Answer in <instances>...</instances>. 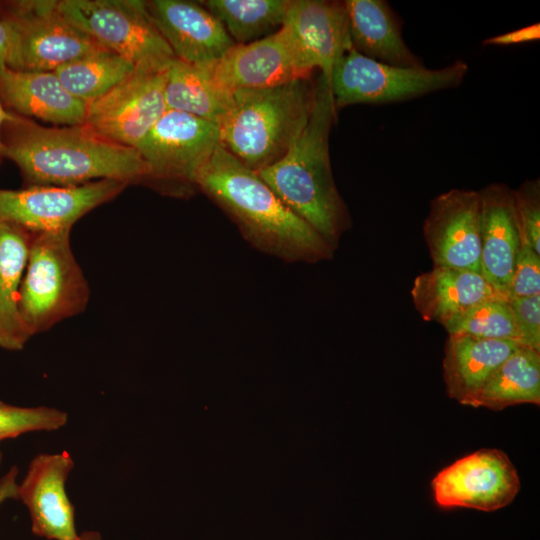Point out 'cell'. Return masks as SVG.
<instances>
[{
	"mask_svg": "<svg viewBox=\"0 0 540 540\" xmlns=\"http://www.w3.org/2000/svg\"><path fill=\"white\" fill-rule=\"evenodd\" d=\"M68 420L65 411L53 407H19L0 400V441L34 431H54Z\"/></svg>",
	"mask_w": 540,
	"mask_h": 540,
	"instance_id": "cell-29",
	"label": "cell"
},
{
	"mask_svg": "<svg viewBox=\"0 0 540 540\" xmlns=\"http://www.w3.org/2000/svg\"><path fill=\"white\" fill-rule=\"evenodd\" d=\"M12 36L10 27L6 21L0 19V69L7 67L10 51H11Z\"/></svg>",
	"mask_w": 540,
	"mask_h": 540,
	"instance_id": "cell-35",
	"label": "cell"
},
{
	"mask_svg": "<svg viewBox=\"0 0 540 540\" xmlns=\"http://www.w3.org/2000/svg\"><path fill=\"white\" fill-rule=\"evenodd\" d=\"M77 540H102V538L96 531H85L78 536Z\"/></svg>",
	"mask_w": 540,
	"mask_h": 540,
	"instance_id": "cell-37",
	"label": "cell"
},
{
	"mask_svg": "<svg viewBox=\"0 0 540 540\" xmlns=\"http://www.w3.org/2000/svg\"><path fill=\"white\" fill-rule=\"evenodd\" d=\"M285 24L309 68L329 81L337 59L351 46L344 1L290 0Z\"/></svg>",
	"mask_w": 540,
	"mask_h": 540,
	"instance_id": "cell-19",
	"label": "cell"
},
{
	"mask_svg": "<svg viewBox=\"0 0 540 540\" xmlns=\"http://www.w3.org/2000/svg\"><path fill=\"white\" fill-rule=\"evenodd\" d=\"M423 234L434 267L481 274V201L479 191L451 189L430 203Z\"/></svg>",
	"mask_w": 540,
	"mask_h": 540,
	"instance_id": "cell-14",
	"label": "cell"
},
{
	"mask_svg": "<svg viewBox=\"0 0 540 540\" xmlns=\"http://www.w3.org/2000/svg\"><path fill=\"white\" fill-rule=\"evenodd\" d=\"M0 19L10 27L13 70L54 72L104 48L62 16L58 1H1Z\"/></svg>",
	"mask_w": 540,
	"mask_h": 540,
	"instance_id": "cell-7",
	"label": "cell"
},
{
	"mask_svg": "<svg viewBox=\"0 0 540 540\" xmlns=\"http://www.w3.org/2000/svg\"><path fill=\"white\" fill-rule=\"evenodd\" d=\"M516 220L521 242L540 254V181L526 180L513 190Z\"/></svg>",
	"mask_w": 540,
	"mask_h": 540,
	"instance_id": "cell-30",
	"label": "cell"
},
{
	"mask_svg": "<svg viewBox=\"0 0 540 540\" xmlns=\"http://www.w3.org/2000/svg\"><path fill=\"white\" fill-rule=\"evenodd\" d=\"M0 101L18 115L56 126L83 125L88 103L73 96L54 72L0 69Z\"/></svg>",
	"mask_w": 540,
	"mask_h": 540,
	"instance_id": "cell-17",
	"label": "cell"
},
{
	"mask_svg": "<svg viewBox=\"0 0 540 540\" xmlns=\"http://www.w3.org/2000/svg\"><path fill=\"white\" fill-rule=\"evenodd\" d=\"M9 112L2 128L4 159L15 163L26 186L104 179L131 184L147 178V164L136 148L112 142L85 124L46 127Z\"/></svg>",
	"mask_w": 540,
	"mask_h": 540,
	"instance_id": "cell-1",
	"label": "cell"
},
{
	"mask_svg": "<svg viewBox=\"0 0 540 540\" xmlns=\"http://www.w3.org/2000/svg\"><path fill=\"white\" fill-rule=\"evenodd\" d=\"M336 113L329 81L319 73L311 113L301 134L281 159L257 171L281 201L332 247L348 223L329 154Z\"/></svg>",
	"mask_w": 540,
	"mask_h": 540,
	"instance_id": "cell-3",
	"label": "cell"
},
{
	"mask_svg": "<svg viewBox=\"0 0 540 540\" xmlns=\"http://www.w3.org/2000/svg\"><path fill=\"white\" fill-rule=\"evenodd\" d=\"M128 185L104 179L74 186L0 188V219L31 233L71 231L80 218L114 199Z\"/></svg>",
	"mask_w": 540,
	"mask_h": 540,
	"instance_id": "cell-10",
	"label": "cell"
},
{
	"mask_svg": "<svg viewBox=\"0 0 540 540\" xmlns=\"http://www.w3.org/2000/svg\"><path fill=\"white\" fill-rule=\"evenodd\" d=\"M431 486L434 500L441 508L462 507L492 512L515 499L521 482L506 453L483 448L439 471Z\"/></svg>",
	"mask_w": 540,
	"mask_h": 540,
	"instance_id": "cell-12",
	"label": "cell"
},
{
	"mask_svg": "<svg viewBox=\"0 0 540 540\" xmlns=\"http://www.w3.org/2000/svg\"><path fill=\"white\" fill-rule=\"evenodd\" d=\"M0 4H1V1H0Z\"/></svg>",
	"mask_w": 540,
	"mask_h": 540,
	"instance_id": "cell-39",
	"label": "cell"
},
{
	"mask_svg": "<svg viewBox=\"0 0 540 540\" xmlns=\"http://www.w3.org/2000/svg\"><path fill=\"white\" fill-rule=\"evenodd\" d=\"M540 39V24L534 23L507 33L489 37L483 41V45L509 46L527 43Z\"/></svg>",
	"mask_w": 540,
	"mask_h": 540,
	"instance_id": "cell-33",
	"label": "cell"
},
{
	"mask_svg": "<svg viewBox=\"0 0 540 540\" xmlns=\"http://www.w3.org/2000/svg\"><path fill=\"white\" fill-rule=\"evenodd\" d=\"M9 114H10L9 110H7L0 101V164L2 163L4 159L3 143H2V128L5 121L8 119Z\"/></svg>",
	"mask_w": 540,
	"mask_h": 540,
	"instance_id": "cell-36",
	"label": "cell"
},
{
	"mask_svg": "<svg viewBox=\"0 0 540 540\" xmlns=\"http://www.w3.org/2000/svg\"><path fill=\"white\" fill-rule=\"evenodd\" d=\"M58 10L100 46L134 65L175 58L152 23L145 1L60 0Z\"/></svg>",
	"mask_w": 540,
	"mask_h": 540,
	"instance_id": "cell-9",
	"label": "cell"
},
{
	"mask_svg": "<svg viewBox=\"0 0 540 540\" xmlns=\"http://www.w3.org/2000/svg\"><path fill=\"white\" fill-rule=\"evenodd\" d=\"M70 233H32L18 302L29 339L82 313L89 302V284L72 251Z\"/></svg>",
	"mask_w": 540,
	"mask_h": 540,
	"instance_id": "cell-5",
	"label": "cell"
},
{
	"mask_svg": "<svg viewBox=\"0 0 540 540\" xmlns=\"http://www.w3.org/2000/svg\"><path fill=\"white\" fill-rule=\"evenodd\" d=\"M195 185L221 207L255 248L289 262L331 258L332 247L264 182L219 145Z\"/></svg>",
	"mask_w": 540,
	"mask_h": 540,
	"instance_id": "cell-2",
	"label": "cell"
},
{
	"mask_svg": "<svg viewBox=\"0 0 540 540\" xmlns=\"http://www.w3.org/2000/svg\"><path fill=\"white\" fill-rule=\"evenodd\" d=\"M147 13L175 58L211 67L235 45L221 22L199 2L145 1Z\"/></svg>",
	"mask_w": 540,
	"mask_h": 540,
	"instance_id": "cell-15",
	"label": "cell"
},
{
	"mask_svg": "<svg viewBox=\"0 0 540 540\" xmlns=\"http://www.w3.org/2000/svg\"><path fill=\"white\" fill-rule=\"evenodd\" d=\"M469 70L463 60L443 68L401 67L359 54L352 46L337 59L329 79L336 110L355 104H387L460 85Z\"/></svg>",
	"mask_w": 540,
	"mask_h": 540,
	"instance_id": "cell-6",
	"label": "cell"
},
{
	"mask_svg": "<svg viewBox=\"0 0 540 540\" xmlns=\"http://www.w3.org/2000/svg\"><path fill=\"white\" fill-rule=\"evenodd\" d=\"M171 60L135 65L115 87L88 103L84 124L112 142L135 148L167 110L165 83Z\"/></svg>",
	"mask_w": 540,
	"mask_h": 540,
	"instance_id": "cell-8",
	"label": "cell"
},
{
	"mask_svg": "<svg viewBox=\"0 0 540 540\" xmlns=\"http://www.w3.org/2000/svg\"><path fill=\"white\" fill-rule=\"evenodd\" d=\"M223 25L235 44H247L277 32L285 23L290 0L199 1Z\"/></svg>",
	"mask_w": 540,
	"mask_h": 540,
	"instance_id": "cell-26",
	"label": "cell"
},
{
	"mask_svg": "<svg viewBox=\"0 0 540 540\" xmlns=\"http://www.w3.org/2000/svg\"><path fill=\"white\" fill-rule=\"evenodd\" d=\"M233 92L221 88L206 67L170 61L165 83L167 110H175L220 124L233 103Z\"/></svg>",
	"mask_w": 540,
	"mask_h": 540,
	"instance_id": "cell-24",
	"label": "cell"
},
{
	"mask_svg": "<svg viewBox=\"0 0 540 540\" xmlns=\"http://www.w3.org/2000/svg\"><path fill=\"white\" fill-rule=\"evenodd\" d=\"M411 296L417 311L426 321L441 325L490 300H508L480 273L449 267H433L418 275Z\"/></svg>",
	"mask_w": 540,
	"mask_h": 540,
	"instance_id": "cell-20",
	"label": "cell"
},
{
	"mask_svg": "<svg viewBox=\"0 0 540 540\" xmlns=\"http://www.w3.org/2000/svg\"><path fill=\"white\" fill-rule=\"evenodd\" d=\"M351 46L373 60L401 67H422L408 47L400 21L384 0L344 1Z\"/></svg>",
	"mask_w": 540,
	"mask_h": 540,
	"instance_id": "cell-21",
	"label": "cell"
},
{
	"mask_svg": "<svg viewBox=\"0 0 540 540\" xmlns=\"http://www.w3.org/2000/svg\"><path fill=\"white\" fill-rule=\"evenodd\" d=\"M32 233L0 219V349L20 351L30 340L19 314V294Z\"/></svg>",
	"mask_w": 540,
	"mask_h": 540,
	"instance_id": "cell-23",
	"label": "cell"
},
{
	"mask_svg": "<svg viewBox=\"0 0 540 540\" xmlns=\"http://www.w3.org/2000/svg\"><path fill=\"white\" fill-rule=\"evenodd\" d=\"M1 460H2V453H1V451H0V463H1Z\"/></svg>",
	"mask_w": 540,
	"mask_h": 540,
	"instance_id": "cell-38",
	"label": "cell"
},
{
	"mask_svg": "<svg viewBox=\"0 0 540 540\" xmlns=\"http://www.w3.org/2000/svg\"><path fill=\"white\" fill-rule=\"evenodd\" d=\"M443 326L449 335L508 340L523 346L512 308L505 299L479 303Z\"/></svg>",
	"mask_w": 540,
	"mask_h": 540,
	"instance_id": "cell-28",
	"label": "cell"
},
{
	"mask_svg": "<svg viewBox=\"0 0 540 540\" xmlns=\"http://www.w3.org/2000/svg\"><path fill=\"white\" fill-rule=\"evenodd\" d=\"M220 124V145L254 171L281 159L311 113L314 83L297 79L280 85L239 89Z\"/></svg>",
	"mask_w": 540,
	"mask_h": 540,
	"instance_id": "cell-4",
	"label": "cell"
},
{
	"mask_svg": "<svg viewBox=\"0 0 540 540\" xmlns=\"http://www.w3.org/2000/svg\"><path fill=\"white\" fill-rule=\"evenodd\" d=\"M219 145L218 124L166 110L135 148L147 164V181L195 185L199 170Z\"/></svg>",
	"mask_w": 540,
	"mask_h": 540,
	"instance_id": "cell-11",
	"label": "cell"
},
{
	"mask_svg": "<svg viewBox=\"0 0 540 540\" xmlns=\"http://www.w3.org/2000/svg\"><path fill=\"white\" fill-rule=\"evenodd\" d=\"M135 65L119 54L101 48L54 71L73 96L89 103L110 91Z\"/></svg>",
	"mask_w": 540,
	"mask_h": 540,
	"instance_id": "cell-27",
	"label": "cell"
},
{
	"mask_svg": "<svg viewBox=\"0 0 540 540\" xmlns=\"http://www.w3.org/2000/svg\"><path fill=\"white\" fill-rule=\"evenodd\" d=\"M524 403L540 405V351L527 347L512 354L467 406L499 411Z\"/></svg>",
	"mask_w": 540,
	"mask_h": 540,
	"instance_id": "cell-25",
	"label": "cell"
},
{
	"mask_svg": "<svg viewBox=\"0 0 540 540\" xmlns=\"http://www.w3.org/2000/svg\"><path fill=\"white\" fill-rule=\"evenodd\" d=\"M208 69L214 81L229 92L307 79L313 72L285 23L262 39L233 45Z\"/></svg>",
	"mask_w": 540,
	"mask_h": 540,
	"instance_id": "cell-13",
	"label": "cell"
},
{
	"mask_svg": "<svg viewBox=\"0 0 540 540\" xmlns=\"http://www.w3.org/2000/svg\"><path fill=\"white\" fill-rule=\"evenodd\" d=\"M478 191L481 201V275L507 297L521 246L513 189L503 183H491Z\"/></svg>",
	"mask_w": 540,
	"mask_h": 540,
	"instance_id": "cell-18",
	"label": "cell"
},
{
	"mask_svg": "<svg viewBox=\"0 0 540 540\" xmlns=\"http://www.w3.org/2000/svg\"><path fill=\"white\" fill-rule=\"evenodd\" d=\"M17 468L12 467L0 480V505L7 499H18Z\"/></svg>",
	"mask_w": 540,
	"mask_h": 540,
	"instance_id": "cell-34",
	"label": "cell"
},
{
	"mask_svg": "<svg viewBox=\"0 0 540 540\" xmlns=\"http://www.w3.org/2000/svg\"><path fill=\"white\" fill-rule=\"evenodd\" d=\"M540 294V254L521 242L507 292L508 299Z\"/></svg>",
	"mask_w": 540,
	"mask_h": 540,
	"instance_id": "cell-31",
	"label": "cell"
},
{
	"mask_svg": "<svg viewBox=\"0 0 540 540\" xmlns=\"http://www.w3.org/2000/svg\"><path fill=\"white\" fill-rule=\"evenodd\" d=\"M74 468L70 453L39 454L18 485L17 496L27 507L32 532L49 540H77L75 509L65 483Z\"/></svg>",
	"mask_w": 540,
	"mask_h": 540,
	"instance_id": "cell-16",
	"label": "cell"
},
{
	"mask_svg": "<svg viewBox=\"0 0 540 540\" xmlns=\"http://www.w3.org/2000/svg\"><path fill=\"white\" fill-rule=\"evenodd\" d=\"M521 347L524 346L508 340L449 335L443 359L449 398L467 406L492 374Z\"/></svg>",
	"mask_w": 540,
	"mask_h": 540,
	"instance_id": "cell-22",
	"label": "cell"
},
{
	"mask_svg": "<svg viewBox=\"0 0 540 540\" xmlns=\"http://www.w3.org/2000/svg\"><path fill=\"white\" fill-rule=\"evenodd\" d=\"M524 347L540 351V294L508 299Z\"/></svg>",
	"mask_w": 540,
	"mask_h": 540,
	"instance_id": "cell-32",
	"label": "cell"
}]
</instances>
